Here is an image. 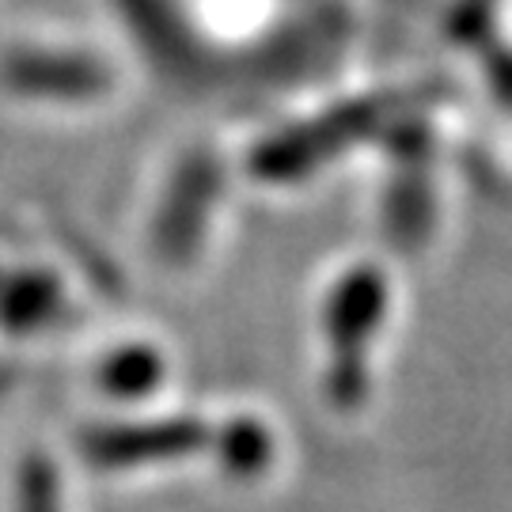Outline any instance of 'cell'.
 <instances>
[{
	"label": "cell",
	"instance_id": "ba28073f",
	"mask_svg": "<svg viewBox=\"0 0 512 512\" xmlns=\"http://www.w3.org/2000/svg\"><path fill=\"white\" fill-rule=\"evenodd\" d=\"M27 512H57L54 505V486H50V475H31V486H27V501H23Z\"/></svg>",
	"mask_w": 512,
	"mask_h": 512
},
{
	"label": "cell",
	"instance_id": "277c9868",
	"mask_svg": "<svg viewBox=\"0 0 512 512\" xmlns=\"http://www.w3.org/2000/svg\"><path fill=\"white\" fill-rule=\"evenodd\" d=\"M4 76L19 92L57 99H88L107 88V73L84 57H16Z\"/></svg>",
	"mask_w": 512,
	"mask_h": 512
},
{
	"label": "cell",
	"instance_id": "5b68a950",
	"mask_svg": "<svg viewBox=\"0 0 512 512\" xmlns=\"http://www.w3.org/2000/svg\"><path fill=\"white\" fill-rule=\"evenodd\" d=\"M213 183H217V171L213 164H198L186 171V179L175 186V194L167 198V209L160 217V251L171 258L186 255L194 243H198V228L205 217V202L213 198Z\"/></svg>",
	"mask_w": 512,
	"mask_h": 512
},
{
	"label": "cell",
	"instance_id": "7a4b0ae2",
	"mask_svg": "<svg viewBox=\"0 0 512 512\" xmlns=\"http://www.w3.org/2000/svg\"><path fill=\"white\" fill-rule=\"evenodd\" d=\"M376 118H380V107H376V103H353V107L338 110L334 118H323V122H315V126L296 129L289 137L266 145L262 156H258V171H262L266 179H270V175H274V179L296 175V171H304V167L334 156L353 133H365Z\"/></svg>",
	"mask_w": 512,
	"mask_h": 512
},
{
	"label": "cell",
	"instance_id": "3957f363",
	"mask_svg": "<svg viewBox=\"0 0 512 512\" xmlns=\"http://www.w3.org/2000/svg\"><path fill=\"white\" fill-rule=\"evenodd\" d=\"M202 425L194 421H164V425H126V429H99L88 437V452L99 463L129 467L152 459L190 456L202 448Z\"/></svg>",
	"mask_w": 512,
	"mask_h": 512
},
{
	"label": "cell",
	"instance_id": "52a82bcc",
	"mask_svg": "<svg viewBox=\"0 0 512 512\" xmlns=\"http://www.w3.org/2000/svg\"><path fill=\"white\" fill-rule=\"evenodd\" d=\"M220 456L228 463V471L251 475L270 459V437L258 429L255 421H236L224 437H220Z\"/></svg>",
	"mask_w": 512,
	"mask_h": 512
},
{
	"label": "cell",
	"instance_id": "8992f818",
	"mask_svg": "<svg viewBox=\"0 0 512 512\" xmlns=\"http://www.w3.org/2000/svg\"><path fill=\"white\" fill-rule=\"evenodd\" d=\"M160 353L148 346H133V349H122V353H114L103 368V387H107L110 395H148L156 380H160Z\"/></svg>",
	"mask_w": 512,
	"mask_h": 512
},
{
	"label": "cell",
	"instance_id": "6da1fadb",
	"mask_svg": "<svg viewBox=\"0 0 512 512\" xmlns=\"http://www.w3.org/2000/svg\"><path fill=\"white\" fill-rule=\"evenodd\" d=\"M387 308V285L376 270H353L327 304V338L334 346L330 395L342 406L365 395V342L376 334Z\"/></svg>",
	"mask_w": 512,
	"mask_h": 512
}]
</instances>
